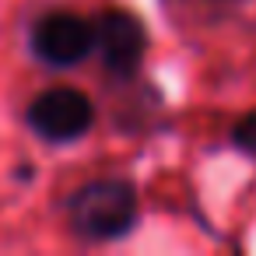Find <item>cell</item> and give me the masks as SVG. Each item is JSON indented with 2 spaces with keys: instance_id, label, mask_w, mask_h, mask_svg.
I'll use <instances>...</instances> for the list:
<instances>
[{
  "instance_id": "obj_5",
  "label": "cell",
  "mask_w": 256,
  "mask_h": 256,
  "mask_svg": "<svg viewBox=\"0 0 256 256\" xmlns=\"http://www.w3.org/2000/svg\"><path fill=\"white\" fill-rule=\"evenodd\" d=\"M228 144L246 154H256V109L246 112L242 120H235V126L228 130Z\"/></svg>"
},
{
  "instance_id": "obj_3",
  "label": "cell",
  "mask_w": 256,
  "mask_h": 256,
  "mask_svg": "<svg viewBox=\"0 0 256 256\" xmlns=\"http://www.w3.org/2000/svg\"><path fill=\"white\" fill-rule=\"evenodd\" d=\"M28 50H32V56L39 64H46L53 70L81 67L92 56V50H95L92 18L74 14V11H50V14H42L32 25Z\"/></svg>"
},
{
  "instance_id": "obj_6",
  "label": "cell",
  "mask_w": 256,
  "mask_h": 256,
  "mask_svg": "<svg viewBox=\"0 0 256 256\" xmlns=\"http://www.w3.org/2000/svg\"><path fill=\"white\" fill-rule=\"evenodd\" d=\"M218 4H242V0H218Z\"/></svg>"
},
{
  "instance_id": "obj_4",
  "label": "cell",
  "mask_w": 256,
  "mask_h": 256,
  "mask_svg": "<svg viewBox=\"0 0 256 256\" xmlns=\"http://www.w3.org/2000/svg\"><path fill=\"white\" fill-rule=\"evenodd\" d=\"M92 32H95V50L92 53H98L102 67L112 78L126 81L140 70L144 53H148V28L134 11L106 8L92 18Z\"/></svg>"
},
{
  "instance_id": "obj_2",
  "label": "cell",
  "mask_w": 256,
  "mask_h": 256,
  "mask_svg": "<svg viewBox=\"0 0 256 256\" xmlns=\"http://www.w3.org/2000/svg\"><path fill=\"white\" fill-rule=\"evenodd\" d=\"M25 123L46 144H74L95 126V102L81 88L53 84L28 102Z\"/></svg>"
},
{
  "instance_id": "obj_1",
  "label": "cell",
  "mask_w": 256,
  "mask_h": 256,
  "mask_svg": "<svg viewBox=\"0 0 256 256\" xmlns=\"http://www.w3.org/2000/svg\"><path fill=\"white\" fill-rule=\"evenodd\" d=\"M67 228L84 242H120L137 228V190L123 176H102L81 182L67 200Z\"/></svg>"
}]
</instances>
